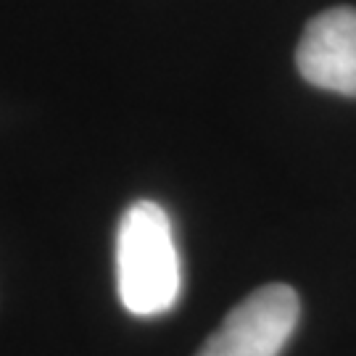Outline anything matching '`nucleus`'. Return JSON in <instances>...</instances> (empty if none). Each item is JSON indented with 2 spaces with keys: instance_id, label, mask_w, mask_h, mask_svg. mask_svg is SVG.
<instances>
[{
  "instance_id": "obj_1",
  "label": "nucleus",
  "mask_w": 356,
  "mask_h": 356,
  "mask_svg": "<svg viewBox=\"0 0 356 356\" xmlns=\"http://www.w3.org/2000/svg\"><path fill=\"white\" fill-rule=\"evenodd\" d=\"M119 301L135 317L169 312L179 296V259L169 214L153 201L124 211L116 235Z\"/></svg>"
},
{
  "instance_id": "obj_2",
  "label": "nucleus",
  "mask_w": 356,
  "mask_h": 356,
  "mask_svg": "<svg viewBox=\"0 0 356 356\" xmlns=\"http://www.w3.org/2000/svg\"><path fill=\"white\" fill-rule=\"evenodd\" d=\"M298 296L272 282L245 296L195 356H277L296 330Z\"/></svg>"
},
{
  "instance_id": "obj_3",
  "label": "nucleus",
  "mask_w": 356,
  "mask_h": 356,
  "mask_svg": "<svg viewBox=\"0 0 356 356\" xmlns=\"http://www.w3.org/2000/svg\"><path fill=\"white\" fill-rule=\"evenodd\" d=\"M296 66L309 85L356 98V8L317 13L298 42Z\"/></svg>"
}]
</instances>
